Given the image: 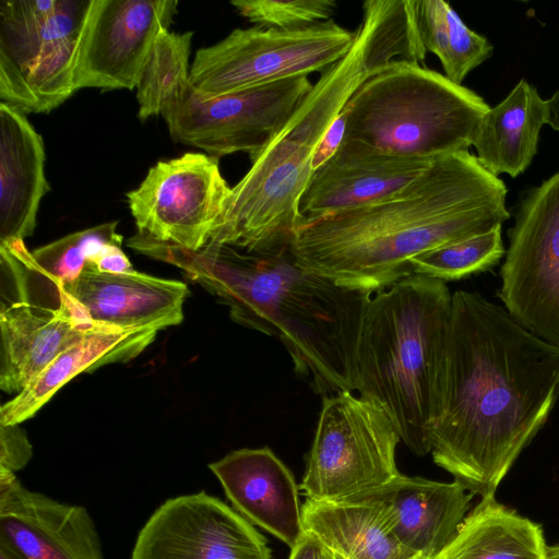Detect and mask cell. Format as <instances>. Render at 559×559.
I'll use <instances>...</instances> for the list:
<instances>
[{
	"label": "cell",
	"mask_w": 559,
	"mask_h": 559,
	"mask_svg": "<svg viewBox=\"0 0 559 559\" xmlns=\"http://www.w3.org/2000/svg\"><path fill=\"white\" fill-rule=\"evenodd\" d=\"M558 401L559 345L478 293H453L433 462L474 495L495 497Z\"/></svg>",
	"instance_id": "1"
},
{
	"label": "cell",
	"mask_w": 559,
	"mask_h": 559,
	"mask_svg": "<svg viewBox=\"0 0 559 559\" xmlns=\"http://www.w3.org/2000/svg\"><path fill=\"white\" fill-rule=\"evenodd\" d=\"M507 193L476 155L451 153L385 199L301 223L290 250L305 270L374 294L413 275L415 257L502 226Z\"/></svg>",
	"instance_id": "2"
},
{
	"label": "cell",
	"mask_w": 559,
	"mask_h": 559,
	"mask_svg": "<svg viewBox=\"0 0 559 559\" xmlns=\"http://www.w3.org/2000/svg\"><path fill=\"white\" fill-rule=\"evenodd\" d=\"M127 245L182 270L229 308L233 321L277 337L316 393L355 391L357 342L373 294L305 270L290 243L262 253L216 242L192 251L136 233Z\"/></svg>",
	"instance_id": "3"
},
{
	"label": "cell",
	"mask_w": 559,
	"mask_h": 559,
	"mask_svg": "<svg viewBox=\"0 0 559 559\" xmlns=\"http://www.w3.org/2000/svg\"><path fill=\"white\" fill-rule=\"evenodd\" d=\"M391 63L374 26L361 22L348 52L321 73L285 126L230 189L210 242L249 253L290 243L302 222L299 202L313 174L316 148L356 90Z\"/></svg>",
	"instance_id": "4"
},
{
	"label": "cell",
	"mask_w": 559,
	"mask_h": 559,
	"mask_svg": "<svg viewBox=\"0 0 559 559\" xmlns=\"http://www.w3.org/2000/svg\"><path fill=\"white\" fill-rule=\"evenodd\" d=\"M452 312L443 281L413 274L374 293L355 357V391L382 408L416 455L431 452Z\"/></svg>",
	"instance_id": "5"
},
{
	"label": "cell",
	"mask_w": 559,
	"mask_h": 559,
	"mask_svg": "<svg viewBox=\"0 0 559 559\" xmlns=\"http://www.w3.org/2000/svg\"><path fill=\"white\" fill-rule=\"evenodd\" d=\"M489 108L443 74L395 62L369 76L345 105L344 141L384 154L437 158L468 151Z\"/></svg>",
	"instance_id": "6"
},
{
	"label": "cell",
	"mask_w": 559,
	"mask_h": 559,
	"mask_svg": "<svg viewBox=\"0 0 559 559\" xmlns=\"http://www.w3.org/2000/svg\"><path fill=\"white\" fill-rule=\"evenodd\" d=\"M91 0L0 2V99L46 114L74 92V69Z\"/></svg>",
	"instance_id": "7"
},
{
	"label": "cell",
	"mask_w": 559,
	"mask_h": 559,
	"mask_svg": "<svg viewBox=\"0 0 559 559\" xmlns=\"http://www.w3.org/2000/svg\"><path fill=\"white\" fill-rule=\"evenodd\" d=\"M400 433L372 402L343 391L322 408L300 488L307 499L343 500L378 488L399 473Z\"/></svg>",
	"instance_id": "8"
},
{
	"label": "cell",
	"mask_w": 559,
	"mask_h": 559,
	"mask_svg": "<svg viewBox=\"0 0 559 559\" xmlns=\"http://www.w3.org/2000/svg\"><path fill=\"white\" fill-rule=\"evenodd\" d=\"M355 32L332 20L294 31L236 28L218 43L198 49L190 67L191 86L221 96L321 73L350 49Z\"/></svg>",
	"instance_id": "9"
},
{
	"label": "cell",
	"mask_w": 559,
	"mask_h": 559,
	"mask_svg": "<svg viewBox=\"0 0 559 559\" xmlns=\"http://www.w3.org/2000/svg\"><path fill=\"white\" fill-rule=\"evenodd\" d=\"M0 389L22 392L61 352L88 332L93 322L63 285L28 264L0 280Z\"/></svg>",
	"instance_id": "10"
},
{
	"label": "cell",
	"mask_w": 559,
	"mask_h": 559,
	"mask_svg": "<svg viewBox=\"0 0 559 559\" xmlns=\"http://www.w3.org/2000/svg\"><path fill=\"white\" fill-rule=\"evenodd\" d=\"M312 88L296 76L221 96H206L191 84L162 117L171 139L219 158L243 152L252 162L281 131Z\"/></svg>",
	"instance_id": "11"
},
{
	"label": "cell",
	"mask_w": 559,
	"mask_h": 559,
	"mask_svg": "<svg viewBox=\"0 0 559 559\" xmlns=\"http://www.w3.org/2000/svg\"><path fill=\"white\" fill-rule=\"evenodd\" d=\"M500 275L498 295L508 312L559 345V173L522 199Z\"/></svg>",
	"instance_id": "12"
},
{
	"label": "cell",
	"mask_w": 559,
	"mask_h": 559,
	"mask_svg": "<svg viewBox=\"0 0 559 559\" xmlns=\"http://www.w3.org/2000/svg\"><path fill=\"white\" fill-rule=\"evenodd\" d=\"M230 189L216 158L189 152L151 167L127 203L139 233L197 251L209 243Z\"/></svg>",
	"instance_id": "13"
},
{
	"label": "cell",
	"mask_w": 559,
	"mask_h": 559,
	"mask_svg": "<svg viewBox=\"0 0 559 559\" xmlns=\"http://www.w3.org/2000/svg\"><path fill=\"white\" fill-rule=\"evenodd\" d=\"M177 0H91L74 69L75 91L134 90Z\"/></svg>",
	"instance_id": "14"
},
{
	"label": "cell",
	"mask_w": 559,
	"mask_h": 559,
	"mask_svg": "<svg viewBox=\"0 0 559 559\" xmlns=\"http://www.w3.org/2000/svg\"><path fill=\"white\" fill-rule=\"evenodd\" d=\"M130 559H271L266 539L205 491L170 498L138 534Z\"/></svg>",
	"instance_id": "15"
},
{
	"label": "cell",
	"mask_w": 559,
	"mask_h": 559,
	"mask_svg": "<svg viewBox=\"0 0 559 559\" xmlns=\"http://www.w3.org/2000/svg\"><path fill=\"white\" fill-rule=\"evenodd\" d=\"M0 545L19 559H104L88 511L31 491L0 471Z\"/></svg>",
	"instance_id": "16"
},
{
	"label": "cell",
	"mask_w": 559,
	"mask_h": 559,
	"mask_svg": "<svg viewBox=\"0 0 559 559\" xmlns=\"http://www.w3.org/2000/svg\"><path fill=\"white\" fill-rule=\"evenodd\" d=\"M435 159L384 154L344 141L313 171L299 202L301 223L385 199L411 183Z\"/></svg>",
	"instance_id": "17"
},
{
	"label": "cell",
	"mask_w": 559,
	"mask_h": 559,
	"mask_svg": "<svg viewBox=\"0 0 559 559\" xmlns=\"http://www.w3.org/2000/svg\"><path fill=\"white\" fill-rule=\"evenodd\" d=\"M66 292L95 323L119 329L162 331L183 320L189 295L180 281L159 278L136 271L100 272L88 263Z\"/></svg>",
	"instance_id": "18"
},
{
	"label": "cell",
	"mask_w": 559,
	"mask_h": 559,
	"mask_svg": "<svg viewBox=\"0 0 559 559\" xmlns=\"http://www.w3.org/2000/svg\"><path fill=\"white\" fill-rule=\"evenodd\" d=\"M238 513L293 548L305 534L298 487L269 448L240 449L209 464Z\"/></svg>",
	"instance_id": "19"
},
{
	"label": "cell",
	"mask_w": 559,
	"mask_h": 559,
	"mask_svg": "<svg viewBox=\"0 0 559 559\" xmlns=\"http://www.w3.org/2000/svg\"><path fill=\"white\" fill-rule=\"evenodd\" d=\"M359 495L382 503L397 540L428 559H435L455 537L474 496L457 480L440 483L402 474Z\"/></svg>",
	"instance_id": "20"
},
{
	"label": "cell",
	"mask_w": 559,
	"mask_h": 559,
	"mask_svg": "<svg viewBox=\"0 0 559 559\" xmlns=\"http://www.w3.org/2000/svg\"><path fill=\"white\" fill-rule=\"evenodd\" d=\"M48 190L40 134L24 114L0 103V243L33 235Z\"/></svg>",
	"instance_id": "21"
},
{
	"label": "cell",
	"mask_w": 559,
	"mask_h": 559,
	"mask_svg": "<svg viewBox=\"0 0 559 559\" xmlns=\"http://www.w3.org/2000/svg\"><path fill=\"white\" fill-rule=\"evenodd\" d=\"M159 331L102 325L61 352L22 392L0 408V424L33 417L67 382L84 371L127 362L142 353Z\"/></svg>",
	"instance_id": "22"
},
{
	"label": "cell",
	"mask_w": 559,
	"mask_h": 559,
	"mask_svg": "<svg viewBox=\"0 0 559 559\" xmlns=\"http://www.w3.org/2000/svg\"><path fill=\"white\" fill-rule=\"evenodd\" d=\"M306 533L343 559H408L416 556L395 537L385 508L358 495L343 500L302 504Z\"/></svg>",
	"instance_id": "23"
},
{
	"label": "cell",
	"mask_w": 559,
	"mask_h": 559,
	"mask_svg": "<svg viewBox=\"0 0 559 559\" xmlns=\"http://www.w3.org/2000/svg\"><path fill=\"white\" fill-rule=\"evenodd\" d=\"M547 122V99L521 79L480 120L473 142L478 162L497 177L520 176L536 155L539 134Z\"/></svg>",
	"instance_id": "24"
},
{
	"label": "cell",
	"mask_w": 559,
	"mask_h": 559,
	"mask_svg": "<svg viewBox=\"0 0 559 559\" xmlns=\"http://www.w3.org/2000/svg\"><path fill=\"white\" fill-rule=\"evenodd\" d=\"M546 548L540 525L488 497L435 559H546Z\"/></svg>",
	"instance_id": "25"
},
{
	"label": "cell",
	"mask_w": 559,
	"mask_h": 559,
	"mask_svg": "<svg viewBox=\"0 0 559 559\" xmlns=\"http://www.w3.org/2000/svg\"><path fill=\"white\" fill-rule=\"evenodd\" d=\"M416 11L426 50L438 57L453 83L462 85L472 70L491 57L490 41L469 29L448 2L416 0Z\"/></svg>",
	"instance_id": "26"
},
{
	"label": "cell",
	"mask_w": 559,
	"mask_h": 559,
	"mask_svg": "<svg viewBox=\"0 0 559 559\" xmlns=\"http://www.w3.org/2000/svg\"><path fill=\"white\" fill-rule=\"evenodd\" d=\"M192 32L165 29L155 39L136 86L138 116H162L176 105L190 86Z\"/></svg>",
	"instance_id": "27"
},
{
	"label": "cell",
	"mask_w": 559,
	"mask_h": 559,
	"mask_svg": "<svg viewBox=\"0 0 559 559\" xmlns=\"http://www.w3.org/2000/svg\"><path fill=\"white\" fill-rule=\"evenodd\" d=\"M502 226L421 253L409 261L414 274L454 281L486 272L506 255Z\"/></svg>",
	"instance_id": "28"
},
{
	"label": "cell",
	"mask_w": 559,
	"mask_h": 559,
	"mask_svg": "<svg viewBox=\"0 0 559 559\" xmlns=\"http://www.w3.org/2000/svg\"><path fill=\"white\" fill-rule=\"evenodd\" d=\"M118 222H109L69 234L32 251L36 266L51 280L75 281L88 263H94L111 243L122 242Z\"/></svg>",
	"instance_id": "29"
},
{
	"label": "cell",
	"mask_w": 559,
	"mask_h": 559,
	"mask_svg": "<svg viewBox=\"0 0 559 559\" xmlns=\"http://www.w3.org/2000/svg\"><path fill=\"white\" fill-rule=\"evenodd\" d=\"M236 11L260 28L294 31L330 21L333 0H234Z\"/></svg>",
	"instance_id": "30"
},
{
	"label": "cell",
	"mask_w": 559,
	"mask_h": 559,
	"mask_svg": "<svg viewBox=\"0 0 559 559\" xmlns=\"http://www.w3.org/2000/svg\"><path fill=\"white\" fill-rule=\"evenodd\" d=\"M0 471L16 473L31 460L33 451L20 424H0Z\"/></svg>",
	"instance_id": "31"
},
{
	"label": "cell",
	"mask_w": 559,
	"mask_h": 559,
	"mask_svg": "<svg viewBox=\"0 0 559 559\" xmlns=\"http://www.w3.org/2000/svg\"><path fill=\"white\" fill-rule=\"evenodd\" d=\"M346 133V117L342 111L323 135L312 157L313 171L326 163L341 147Z\"/></svg>",
	"instance_id": "32"
},
{
	"label": "cell",
	"mask_w": 559,
	"mask_h": 559,
	"mask_svg": "<svg viewBox=\"0 0 559 559\" xmlns=\"http://www.w3.org/2000/svg\"><path fill=\"white\" fill-rule=\"evenodd\" d=\"M290 549L288 559H343L325 547L317 537L306 532Z\"/></svg>",
	"instance_id": "33"
},
{
	"label": "cell",
	"mask_w": 559,
	"mask_h": 559,
	"mask_svg": "<svg viewBox=\"0 0 559 559\" xmlns=\"http://www.w3.org/2000/svg\"><path fill=\"white\" fill-rule=\"evenodd\" d=\"M122 242L109 245L93 263L100 272L126 273L134 271L128 257L121 249Z\"/></svg>",
	"instance_id": "34"
},
{
	"label": "cell",
	"mask_w": 559,
	"mask_h": 559,
	"mask_svg": "<svg viewBox=\"0 0 559 559\" xmlns=\"http://www.w3.org/2000/svg\"><path fill=\"white\" fill-rule=\"evenodd\" d=\"M548 122L555 131L559 132V88L547 99Z\"/></svg>",
	"instance_id": "35"
},
{
	"label": "cell",
	"mask_w": 559,
	"mask_h": 559,
	"mask_svg": "<svg viewBox=\"0 0 559 559\" xmlns=\"http://www.w3.org/2000/svg\"><path fill=\"white\" fill-rule=\"evenodd\" d=\"M546 559H559V544L547 546Z\"/></svg>",
	"instance_id": "36"
},
{
	"label": "cell",
	"mask_w": 559,
	"mask_h": 559,
	"mask_svg": "<svg viewBox=\"0 0 559 559\" xmlns=\"http://www.w3.org/2000/svg\"><path fill=\"white\" fill-rule=\"evenodd\" d=\"M0 559H19L10 550L0 545Z\"/></svg>",
	"instance_id": "37"
},
{
	"label": "cell",
	"mask_w": 559,
	"mask_h": 559,
	"mask_svg": "<svg viewBox=\"0 0 559 559\" xmlns=\"http://www.w3.org/2000/svg\"><path fill=\"white\" fill-rule=\"evenodd\" d=\"M408 559H428V558H425L423 556L416 555V556H413V557H411Z\"/></svg>",
	"instance_id": "38"
}]
</instances>
